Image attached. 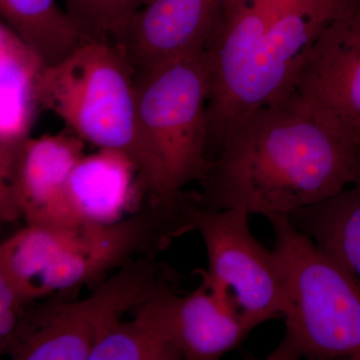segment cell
I'll return each mask as SVG.
<instances>
[{
	"label": "cell",
	"mask_w": 360,
	"mask_h": 360,
	"mask_svg": "<svg viewBox=\"0 0 360 360\" xmlns=\"http://www.w3.org/2000/svg\"><path fill=\"white\" fill-rule=\"evenodd\" d=\"M360 177V134L293 91L238 123L213 160L202 191L208 210L243 206L267 219L333 198Z\"/></svg>",
	"instance_id": "1"
},
{
	"label": "cell",
	"mask_w": 360,
	"mask_h": 360,
	"mask_svg": "<svg viewBox=\"0 0 360 360\" xmlns=\"http://www.w3.org/2000/svg\"><path fill=\"white\" fill-rule=\"evenodd\" d=\"M156 255L139 258L96 284L82 300L63 292L42 304H26L18 326L0 341L1 354L15 360H87L97 341L123 315L170 283Z\"/></svg>",
	"instance_id": "5"
},
{
	"label": "cell",
	"mask_w": 360,
	"mask_h": 360,
	"mask_svg": "<svg viewBox=\"0 0 360 360\" xmlns=\"http://www.w3.org/2000/svg\"><path fill=\"white\" fill-rule=\"evenodd\" d=\"M284 284L283 340L269 360H360V279L288 217L269 219Z\"/></svg>",
	"instance_id": "3"
},
{
	"label": "cell",
	"mask_w": 360,
	"mask_h": 360,
	"mask_svg": "<svg viewBox=\"0 0 360 360\" xmlns=\"http://www.w3.org/2000/svg\"><path fill=\"white\" fill-rule=\"evenodd\" d=\"M184 215L191 231L200 232L208 257L203 278L224 296L250 330L285 314L288 297L274 251L252 236L250 212L243 206L208 210L184 193Z\"/></svg>",
	"instance_id": "7"
},
{
	"label": "cell",
	"mask_w": 360,
	"mask_h": 360,
	"mask_svg": "<svg viewBox=\"0 0 360 360\" xmlns=\"http://www.w3.org/2000/svg\"><path fill=\"white\" fill-rule=\"evenodd\" d=\"M84 139L68 129L30 137L6 176L0 179V212L4 221L25 217L33 221L61 191L77 161L84 155Z\"/></svg>",
	"instance_id": "13"
},
{
	"label": "cell",
	"mask_w": 360,
	"mask_h": 360,
	"mask_svg": "<svg viewBox=\"0 0 360 360\" xmlns=\"http://www.w3.org/2000/svg\"><path fill=\"white\" fill-rule=\"evenodd\" d=\"M66 13L87 39L116 44L149 0H63Z\"/></svg>",
	"instance_id": "19"
},
{
	"label": "cell",
	"mask_w": 360,
	"mask_h": 360,
	"mask_svg": "<svg viewBox=\"0 0 360 360\" xmlns=\"http://www.w3.org/2000/svg\"><path fill=\"white\" fill-rule=\"evenodd\" d=\"M225 0H149L118 40L135 68L205 49Z\"/></svg>",
	"instance_id": "12"
},
{
	"label": "cell",
	"mask_w": 360,
	"mask_h": 360,
	"mask_svg": "<svg viewBox=\"0 0 360 360\" xmlns=\"http://www.w3.org/2000/svg\"><path fill=\"white\" fill-rule=\"evenodd\" d=\"M134 75L118 45L85 40L58 65L45 68L39 84L42 110L58 115L85 142L129 156L149 200H179L168 193L162 168L139 129Z\"/></svg>",
	"instance_id": "2"
},
{
	"label": "cell",
	"mask_w": 360,
	"mask_h": 360,
	"mask_svg": "<svg viewBox=\"0 0 360 360\" xmlns=\"http://www.w3.org/2000/svg\"><path fill=\"white\" fill-rule=\"evenodd\" d=\"M30 302L32 300L13 278L0 272V341L13 333L25 305Z\"/></svg>",
	"instance_id": "20"
},
{
	"label": "cell",
	"mask_w": 360,
	"mask_h": 360,
	"mask_svg": "<svg viewBox=\"0 0 360 360\" xmlns=\"http://www.w3.org/2000/svg\"><path fill=\"white\" fill-rule=\"evenodd\" d=\"M210 87L205 49L135 70L139 129L174 198H184V188L191 182L200 184L212 165L207 153Z\"/></svg>",
	"instance_id": "4"
},
{
	"label": "cell",
	"mask_w": 360,
	"mask_h": 360,
	"mask_svg": "<svg viewBox=\"0 0 360 360\" xmlns=\"http://www.w3.org/2000/svg\"><path fill=\"white\" fill-rule=\"evenodd\" d=\"M160 336L134 319L113 323L97 341L89 360H179Z\"/></svg>",
	"instance_id": "18"
},
{
	"label": "cell",
	"mask_w": 360,
	"mask_h": 360,
	"mask_svg": "<svg viewBox=\"0 0 360 360\" xmlns=\"http://www.w3.org/2000/svg\"><path fill=\"white\" fill-rule=\"evenodd\" d=\"M357 130H359V132L360 134V122H359V124L357 125Z\"/></svg>",
	"instance_id": "21"
},
{
	"label": "cell",
	"mask_w": 360,
	"mask_h": 360,
	"mask_svg": "<svg viewBox=\"0 0 360 360\" xmlns=\"http://www.w3.org/2000/svg\"><path fill=\"white\" fill-rule=\"evenodd\" d=\"M288 217L323 252L360 279V177L333 198Z\"/></svg>",
	"instance_id": "15"
},
{
	"label": "cell",
	"mask_w": 360,
	"mask_h": 360,
	"mask_svg": "<svg viewBox=\"0 0 360 360\" xmlns=\"http://www.w3.org/2000/svg\"><path fill=\"white\" fill-rule=\"evenodd\" d=\"M46 68L41 58L0 22V179L6 176L42 110L39 84Z\"/></svg>",
	"instance_id": "14"
},
{
	"label": "cell",
	"mask_w": 360,
	"mask_h": 360,
	"mask_svg": "<svg viewBox=\"0 0 360 360\" xmlns=\"http://www.w3.org/2000/svg\"><path fill=\"white\" fill-rule=\"evenodd\" d=\"M86 226L53 224H26L0 248V272L13 278L37 300V278L80 236Z\"/></svg>",
	"instance_id": "17"
},
{
	"label": "cell",
	"mask_w": 360,
	"mask_h": 360,
	"mask_svg": "<svg viewBox=\"0 0 360 360\" xmlns=\"http://www.w3.org/2000/svg\"><path fill=\"white\" fill-rule=\"evenodd\" d=\"M6 22L44 65H58L89 40L58 0H0Z\"/></svg>",
	"instance_id": "16"
},
{
	"label": "cell",
	"mask_w": 360,
	"mask_h": 360,
	"mask_svg": "<svg viewBox=\"0 0 360 360\" xmlns=\"http://www.w3.org/2000/svg\"><path fill=\"white\" fill-rule=\"evenodd\" d=\"M276 0H225L205 46L210 68L207 153L210 161L238 123L259 108L276 32Z\"/></svg>",
	"instance_id": "6"
},
{
	"label": "cell",
	"mask_w": 360,
	"mask_h": 360,
	"mask_svg": "<svg viewBox=\"0 0 360 360\" xmlns=\"http://www.w3.org/2000/svg\"><path fill=\"white\" fill-rule=\"evenodd\" d=\"M132 312L186 360L219 359L238 347L251 331L229 300L205 278L188 295L165 284Z\"/></svg>",
	"instance_id": "9"
},
{
	"label": "cell",
	"mask_w": 360,
	"mask_h": 360,
	"mask_svg": "<svg viewBox=\"0 0 360 360\" xmlns=\"http://www.w3.org/2000/svg\"><path fill=\"white\" fill-rule=\"evenodd\" d=\"M139 191L144 188L134 161L120 151L99 149L77 161L56 198L30 224H115Z\"/></svg>",
	"instance_id": "10"
},
{
	"label": "cell",
	"mask_w": 360,
	"mask_h": 360,
	"mask_svg": "<svg viewBox=\"0 0 360 360\" xmlns=\"http://www.w3.org/2000/svg\"><path fill=\"white\" fill-rule=\"evenodd\" d=\"M295 91L326 115L359 132L360 1L348 2L345 11L324 28L310 51Z\"/></svg>",
	"instance_id": "11"
},
{
	"label": "cell",
	"mask_w": 360,
	"mask_h": 360,
	"mask_svg": "<svg viewBox=\"0 0 360 360\" xmlns=\"http://www.w3.org/2000/svg\"><path fill=\"white\" fill-rule=\"evenodd\" d=\"M184 202L148 200L146 207L127 219L85 227L77 240L37 278V300L99 283L115 269L158 255L172 239L191 231L184 219Z\"/></svg>",
	"instance_id": "8"
},
{
	"label": "cell",
	"mask_w": 360,
	"mask_h": 360,
	"mask_svg": "<svg viewBox=\"0 0 360 360\" xmlns=\"http://www.w3.org/2000/svg\"><path fill=\"white\" fill-rule=\"evenodd\" d=\"M350 1H360V0H350Z\"/></svg>",
	"instance_id": "22"
}]
</instances>
